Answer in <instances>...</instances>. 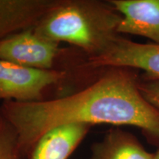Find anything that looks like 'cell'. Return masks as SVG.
Wrapping results in <instances>:
<instances>
[{"label":"cell","mask_w":159,"mask_h":159,"mask_svg":"<svg viewBox=\"0 0 159 159\" xmlns=\"http://www.w3.org/2000/svg\"><path fill=\"white\" fill-rule=\"evenodd\" d=\"M122 16L110 3L99 0H56L34 27L61 43L76 46L89 57L101 55L118 38Z\"/></svg>","instance_id":"6da1fadb"},{"label":"cell","mask_w":159,"mask_h":159,"mask_svg":"<svg viewBox=\"0 0 159 159\" xmlns=\"http://www.w3.org/2000/svg\"><path fill=\"white\" fill-rule=\"evenodd\" d=\"M66 77L64 71L30 68L0 60V100H42L47 89Z\"/></svg>","instance_id":"7a4b0ae2"},{"label":"cell","mask_w":159,"mask_h":159,"mask_svg":"<svg viewBox=\"0 0 159 159\" xmlns=\"http://www.w3.org/2000/svg\"><path fill=\"white\" fill-rule=\"evenodd\" d=\"M86 66L92 69L142 70L144 77L159 80V44L138 43L119 35L102 54L88 57Z\"/></svg>","instance_id":"3957f363"},{"label":"cell","mask_w":159,"mask_h":159,"mask_svg":"<svg viewBox=\"0 0 159 159\" xmlns=\"http://www.w3.org/2000/svg\"><path fill=\"white\" fill-rule=\"evenodd\" d=\"M60 43L33 28L0 40V60L24 66L52 69L59 54Z\"/></svg>","instance_id":"277c9868"},{"label":"cell","mask_w":159,"mask_h":159,"mask_svg":"<svg viewBox=\"0 0 159 159\" xmlns=\"http://www.w3.org/2000/svg\"><path fill=\"white\" fill-rule=\"evenodd\" d=\"M122 16L119 34L150 39L159 44V0H109Z\"/></svg>","instance_id":"5b68a950"},{"label":"cell","mask_w":159,"mask_h":159,"mask_svg":"<svg viewBox=\"0 0 159 159\" xmlns=\"http://www.w3.org/2000/svg\"><path fill=\"white\" fill-rule=\"evenodd\" d=\"M56 0H0V40L33 28Z\"/></svg>","instance_id":"8992f818"},{"label":"cell","mask_w":159,"mask_h":159,"mask_svg":"<svg viewBox=\"0 0 159 159\" xmlns=\"http://www.w3.org/2000/svg\"><path fill=\"white\" fill-rule=\"evenodd\" d=\"M91 127L71 124L52 129L39 139L27 159H68Z\"/></svg>","instance_id":"52a82bcc"},{"label":"cell","mask_w":159,"mask_h":159,"mask_svg":"<svg viewBox=\"0 0 159 159\" xmlns=\"http://www.w3.org/2000/svg\"><path fill=\"white\" fill-rule=\"evenodd\" d=\"M89 159H156L134 135L114 127L91 146Z\"/></svg>","instance_id":"ba28073f"},{"label":"cell","mask_w":159,"mask_h":159,"mask_svg":"<svg viewBox=\"0 0 159 159\" xmlns=\"http://www.w3.org/2000/svg\"><path fill=\"white\" fill-rule=\"evenodd\" d=\"M0 159H26L16 132L3 116L0 120Z\"/></svg>","instance_id":"9c48e42d"},{"label":"cell","mask_w":159,"mask_h":159,"mask_svg":"<svg viewBox=\"0 0 159 159\" xmlns=\"http://www.w3.org/2000/svg\"><path fill=\"white\" fill-rule=\"evenodd\" d=\"M139 87L144 98L159 110V80L146 78L140 75Z\"/></svg>","instance_id":"30bf717a"},{"label":"cell","mask_w":159,"mask_h":159,"mask_svg":"<svg viewBox=\"0 0 159 159\" xmlns=\"http://www.w3.org/2000/svg\"><path fill=\"white\" fill-rule=\"evenodd\" d=\"M155 156H156V159H159V149L156 152H155Z\"/></svg>","instance_id":"8fae6325"},{"label":"cell","mask_w":159,"mask_h":159,"mask_svg":"<svg viewBox=\"0 0 159 159\" xmlns=\"http://www.w3.org/2000/svg\"><path fill=\"white\" fill-rule=\"evenodd\" d=\"M2 118V111H1V105H0V120Z\"/></svg>","instance_id":"7c38bea8"}]
</instances>
